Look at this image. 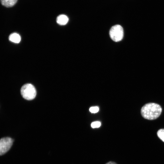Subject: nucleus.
Here are the masks:
<instances>
[{
	"instance_id": "8",
	"label": "nucleus",
	"mask_w": 164,
	"mask_h": 164,
	"mask_svg": "<svg viewBox=\"0 0 164 164\" xmlns=\"http://www.w3.org/2000/svg\"><path fill=\"white\" fill-rule=\"evenodd\" d=\"M157 135L159 138L164 142V129H161L159 130Z\"/></svg>"
},
{
	"instance_id": "2",
	"label": "nucleus",
	"mask_w": 164,
	"mask_h": 164,
	"mask_svg": "<svg viewBox=\"0 0 164 164\" xmlns=\"http://www.w3.org/2000/svg\"><path fill=\"white\" fill-rule=\"evenodd\" d=\"M21 93L23 98L28 100H31L36 97V92L33 85L30 84H26L22 87Z\"/></svg>"
},
{
	"instance_id": "5",
	"label": "nucleus",
	"mask_w": 164,
	"mask_h": 164,
	"mask_svg": "<svg viewBox=\"0 0 164 164\" xmlns=\"http://www.w3.org/2000/svg\"><path fill=\"white\" fill-rule=\"evenodd\" d=\"M69 20L68 17L65 15L62 14L59 15L56 18V22L61 25L66 24Z\"/></svg>"
},
{
	"instance_id": "1",
	"label": "nucleus",
	"mask_w": 164,
	"mask_h": 164,
	"mask_svg": "<svg viewBox=\"0 0 164 164\" xmlns=\"http://www.w3.org/2000/svg\"><path fill=\"white\" fill-rule=\"evenodd\" d=\"M162 110V108L159 104L155 103H149L142 107L141 114L145 118L152 120L156 119L159 116Z\"/></svg>"
},
{
	"instance_id": "9",
	"label": "nucleus",
	"mask_w": 164,
	"mask_h": 164,
	"mask_svg": "<svg viewBox=\"0 0 164 164\" xmlns=\"http://www.w3.org/2000/svg\"><path fill=\"white\" fill-rule=\"evenodd\" d=\"M101 125V123L98 121H96L92 122L91 124V126L92 128H97L100 127Z\"/></svg>"
},
{
	"instance_id": "11",
	"label": "nucleus",
	"mask_w": 164,
	"mask_h": 164,
	"mask_svg": "<svg viewBox=\"0 0 164 164\" xmlns=\"http://www.w3.org/2000/svg\"><path fill=\"white\" fill-rule=\"evenodd\" d=\"M105 164H117L115 162L113 161H109Z\"/></svg>"
},
{
	"instance_id": "10",
	"label": "nucleus",
	"mask_w": 164,
	"mask_h": 164,
	"mask_svg": "<svg viewBox=\"0 0 164 164\" xmlns=\"http://www.w3.org/2000/svg\"><path fill=\"white\" fill-rule=\"evenodd\" d=\"M99 110V108L97 106L92 107L89 109L90 111L92 113H97L98 111Z\"/></svg>"
},
{
	"instance_id": "3",
	"label": "nucleus",
	"mask_w": 164,
	"mask_h": 164,
	"mask_svg": "<svg viewBox=\"0 0 164 164\" xmlns=\"http://www.w3.org/2000/svg\"><path fill=\"white\" fill-rule=\"evenodd\" d=\"M109 35L111 39L115 42L121 41L124 36V31L122 27L120 25L113 26L111 28Z\"/></svg>"
},
{
	"instance_id": "4",
	"label": "nucleus",
	"mask_w": 164,
	"mask_h": 164,
	"mask_svg": "<svg viewBox=\"0 0 164 164\" xmlns=\"http://www.w3.org/2000/svg\"><path fill=\"white\" fill-rule=\"evenodd\" d=\"M14 140L10 137L2 138L0 140V155L6 153L12 145Z\"/></svg>"
},
{
	"instance_id": "6",
	"label": "nucleus",
	"mask_w": 164,
	"mask_h": 164,
	"mask_svg": "<svg viewBox=\"0 0 164 164\" xmlns=\"http://www.w3.org/2000/svg\"><path fill=\"white\" fill-rule=\"evenodd\" d=\"M9 40L15 43H19L21 40L20 35L16 33H13L11 34L9 36Z\"/></svg>"
},
{
	"instance_id": "7",
	"label": "nucleus",
	"mask_w": 164,
	"mask_h": 164,
	"mask_svg": "<svg viewBox=\"0 0 164 164\" xmlns=\"http://www.w3.org/2000/svg\"><path fill=\"white\" fill-rule=\"evenodd\" d=\"M17 0H1L2 5L7 7H10L14 6Z\"/></svg>"
}]
</instances>
